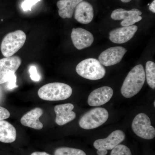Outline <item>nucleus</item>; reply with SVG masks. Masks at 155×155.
I'll return each mask as SVG.
<instances>
[{"instance_id":"1","label":"nucleus","mask_w":155,"mask_h":155,"mask_svg":"<svg viewBox=\"0 0 155 155\" xmlns=\"http://www.w3.org/2000/svg\"><path fill=\"white\" fill-rule=\"evenodd\" d=\"M144 68L141 64L134 67L125 78L121 87V94L127 98L137 94L142 88L145 81Z\"/></svg>"},{"instance_id":"2","label":"nucleus","mask_w":155,"mask_h":155,"mask_svg":"<svg viewBox=\"0 0 155 155\" xmlns=\"http://www.w3.org/2000/svg\"><path fill=\"white\" fill-rule=\"evenodd\" d=\"M72 87L66 84L53 82L47 84L39 88V97L47 101H63L67 99L72 94Z\"/></svg>"},{"instance_id":"3","label":"nucleus","mask_w":155,"mask_h":155,"mask_svg":"<svg viewBox=\"0 0 155 155\" xmlns=\"http://www.w3.org/2000/svg\"><path fill=\"white\" fill-rule=\"evenodd\" d=\"M76 71L80 76L91 80L101 79L106 74V69L98 60L88 58L78 64Z\"/></svg>"},{"instance_id":"4","label":"nucleus","mask_w":155,"mask_h":155,"mask_svg":"<svg viewBox=\"0 0 155 155\" xmlns=\"http://www.w3.org/2000/svg\"><path fill=\"white\" fill-rule=\"evenodd\" d=\"M26 39V34L22 30H16L6 35L1 45L3 55L5 58L13 56L23 47Z\"/></svg>"},{"instance_id":"5","label":"nucleus","mask_w":155,"mask_h":155,"mask_svg":"<svg viewBox=\"0 0 155 155\" xmlns=\"http://www.w3.org/2000/svg\"><path fill=\"white\" fill-rule=\"evenodd\" d=\"M109 118V113L104 108H94L85 113L81 118L79 125L84 129L90 130L99 127Z\"/></svg>"},{"instance_id":"6","label":"nucleus","mask_w":155,"mask_h":155,"mask_svg":"<svg viewBox=\"0 0 155 155\" xmlns=\"http://www.w3.org/2000/svg\"><path fill=\"white\" fill-rule=\"evenodd\" d=\"M132 128L134 132L142 138L151 140L155 137V128L151 125L149 117L143 113L135 116L132 122Z\"/></svg>"},{"instance_id":"7","label":"nucleus","mask_w":155,"mask_h":155,"mask_svg":"<svg viewBox=\"0 0 155 155\" xmlns=\"http://www.w3.org/2000/svg\"><path fill=\"white\" fill-rule=\"evenodd\" d=\"M21 63V58L17 56L0 59V84L8 82L10 75L15 73Z\"/></svg>"},{"instance_id":"8","label":"nucleus","mask_w":155,"mask_h":155,"mask_svg":"<svg viewBox=\"0 0 155 155\" xmlns=\"http://www.w3.org/2000/svg\"><path fill=\"white\" fill-rule=\"evenodd\" d=\"M141 14V11L137 9L127 11L120 8L114 10L111 14V17L114 20H123L121 25L122 26H128L140 21L142 19V17L140 16Z\"/></svg>"},{"instance_id":"9","label":"nucleus","mask_w":155,"mask_h":155,"mask_svg":"<svg viewBox=\"0 0 155 155\" xmlns=\"http://www.w3.org/2000/svg\"><path fill=\"white\" fill-rule=\"evenodd\" d=\"M127 50L120 46L109 48L101 53L98 61L102 65L110 67L120 63Z\"/></svg>"},{"instance_id":"10","label":"nucleus","mask_w":155,"mask_h":155,"mask_svg":"<svg viewBox=\"0 0 155 155\" xmlns=\"http://www.w3.org/2000/svg\"><path fill=\"white\" fill-rule=\"evenodd\" d=\"M114 91L109 86H103L94 90L89 95L87 103L91 107H98L108 102L113 97Z\"/></svg>"},{"instance_id":"11","label":"nucleus","mask_w":155,"mask_h":155,"mask_svg":"<svg viewBox=\"0 0 155 155\" xmlns=\"http://www.w3.org/2000/svg\"><path fill=\"white\" fill-rule=\"evenodd\" d=\"M125 138V134L122 130H116L112 132L107 138L95 140L93 145L97 150H112L122 143Z\"/></svg>"},{"instance_id":"12","label":"nucleus","mask_w":155,"mask_h":155,"mask_svg":"<svg viewBox=\"0 0 155 155\" xmlns=\"http://www.w3.org/2000/svg\"><path fill=\"white\" fill-rule=\"evenodd\" d=\"M71 37L74 46L78 50L91 46L94 41V38L92 33L81 28H73Z\"/></svg>"},{"instance_id":"13","label":"nucleus","mask_w":155,"mask_h":155,"mask_svg":"<svg viewBox=\"0 0 155 155\" xmlns=\"http://www.w3.org/2000/svg\"><path fill=\"white\" fill-rule=\"evenodd\" d=\"M138 27L135 25L123 26L121 28H116L110 32L109 38L114 43H125L133 37Z\"/></svg>"},{"instance_id":"14","label":"nucleus","mask_w":155,"mask_h":155,"mask_svg":"<svg viewBox=\"0 0 155 155\" xmlns=\"http://www.w3.org/2000/svg\"><path fill=\"white\" fill-rule=\"evenodd\" d=\"M74 108V105L70 103L56 106L54 107L56 123L62 126L74 120L76 117V114L72 111Z\"/></svg>"},{"instance_id":"15","label":"nucleus","mask_w":155,"mask_h":155,"mask_svg":"<svg viewBox=\"0 0 155 155\" xmlns=\"http://www.w3.org/2000/svg\"><path fill=\"white\" fill-rule=\"evenodd\" d=\"M94 16V11L91 4L86 1H82L76 6L74 17L78 22L81 24L90 23Z\"/></svg>"},{"instance_id":"16","label":"nucleus","mask_w":155,"mask_h":155,"mask_svg":"<svg viewBox=\"0 0 155 155\" xmlns=\"http://www.w3.org/2000/svg\"><path fill=\"white\" fill-rule=\"evenodd\" d=\"M43 114V110L40 108H35L25 114L21 118V124L24 126L36 130H40L43 125L39 119Z\"/></svg>"},{"instance_id":"17","label":"nucleus","mask_w":155,"mask_h":155,"mask_svg":"<svg viewBox=\"0 0 155 155\" xmlns=\"http://www.w3.org/2000/svg\"><path fill=\"white\" fill-rule=\"evenodd\" d=\"M83 0H59L57 5L59 16L63 18H71L76 6Z\"/></svg>"},{"instance_id":"18","label":"nucleus","mask_w":155,"mask_h":155,"mask_svg":"<svg viewBox=\"0 0 155 155\" xmlns=\"http://www.w3.org/2000/svg\"><path fill=\"white\" fill-rule=\"evenodd\" d=\"M17 131L12 124L5 120H0V141L11 143L15 141Z\"/></svg>"},{"instance_id":"19","label":"nucleus","mask_w":155,"mask_h":155,"mask_svg":"<svg viewBox=\"0 0 155 155\" xmlns=\"http://www.w3.org/2000/svg\"><path fill=\"white\" fill-rule=\"evenodd\" d=\"M145 77L147 82L151 88H155V64L152 61L147 62L146 65Z\"/></svg>"},{"instance_id":"20","label":"nucleus","mask_w":155,"mask_h":155,"mask_svg":"<svg viewBox=\"0 0 155 155\" xmlns=\"http://www.w3.org/2000/svg\"><path fill=\"white\" fill-rule=\"evenodd\" d=\"M54 155H87L82 150L73 148L62 147L56 150Z\"/></svg>"},{"instance_id":"21","label":"nucleus","mask_w":155,"mask_h":155,"mask_svg":"<svg viewBox=\"0 0 155 155\" xmlns=\"http://www.w3.org/2000/svg\"><path fill=\"white\" fill-rule=\"evenodd\" d=\"M112 150L110 155H132L130 149L124 145H118Z\"/></svg>"},{"instance_id":"22","label":"nucleus","mask_w":155,"mask_h":155,"mask_svg":"<svg viewBox=\"0 0 155 155\" xmlns=\"http://www.w3.org/2000/svg\"><path fill=\"white\" fill-rule=\"evenodd\" d=\"M40 1L41 0H25L22 2L21 7L24 11H31L32 6Z\"/></svg>"},{"instance_id":"23","label":"nucleus","mask_w":155,"mask_h":155,"mask_svg":"<svg viewBox=\"0 0 155 155\" xmlns=\"http://www.w3.org/2000/svg\"><path fill=\"white\" fill-rule=\"evenodd\" d=\"M28 71L30 73V76L31 80L35 81H38L40 80V76L38 73L36 67L35 66H30Z\"/></svg>"},{"instance_id":"24","label":"nucleus","mask_w":155,"mask_h":155,"mask_svg":"<svg viewBox=\"0 0 155 155\" xmlns=\"http://www.w3.org/2000/svg\"><path fill=\"white\" fill-rule=\"evenodd\" d=\"M8 82V87L9 89H13L18 86L16 84L17 82V77L15 75V73L11 74L9 77Z\"/></svg>"},{"instance_id":"25","label":"nucleus","mask_w":155,"mask_h":155,"mask_svg":"<svg viewBox=\"0 0 155 155\" xmlns=\"http://www.w3.org/2000/svg\"><path fill=\"white\" fill-rule=\"evenodd\" d=\"M10 113L5 108L0 107V120H5L10 117Z\"/></svg>"},{"instance_id":"26","label":"nucleus","mask_w":155,"mask_h":155,"mask_svg":"<svg viewBox=\"0 0 155 155\" xmlns=\"http://www.w3.org/2000/svg\"><path fill=\"white\" fill-rule=\"evenodd\" d=\"M108 153L107 150L105 149H99L97 151L98 155H106Z\"/></svg>"},{"instance_id":"27","label":"nucleus","mask_w":155,"mask_h":155,"mask_svg":"<svg viewBox=\"0 0 155 155\" xmlns=\"http://www.w3.org/2000/svg\"><path fill=\"white\" fill-rule=\"evenodd\" d=\"M149 10L153 13H155V0H153L152 2L150 4Z\"/></svg>"},{"instance_id":"28","label":"nucleus","mask_w":155,"mask_h":155,"mask_svg":"<svg viewBox=\"0 0 155 155\" xmlns=\"http://www.w3.org/2000/svg\"><path fill=\"white\" fill-rule=\"evenodd\" d=\"M31 155H50L48 154V153L45 152H35Z\"/></svg>"},{"instance_id":"29","label":"nucleus","mask_w":155,"mask_h":155,"mask_svg":"<svg viewBox=\"0 0 155 155\" xmlns=\"http://www.w3.org/2000/svg\"><path fill=\"white\" fill-rule=\"evenodd\" d=\"M121 2L123 3L129 2L131 0H121Z\"/></svg>"},{"instance_id":"30","label":"nucleus","mask_w":155,"mask_h":155,"mask_svg":"<svg viewBox=\"0 0 155 155\" xmlns=\"http://www.w3.org/2000/svg\"><path fill=\"white\" fill-rule=\"evenodd\" d=\"M154 107H155V101H154Z\"/></svg>"},{"instance_id":"31","label":"nucleus","mask_w":155,"mask_h":155,"mask_svg":"<svg viewBox=\"0 0 155 155\" xmlns=\"http://www.w3.org/2000/svg\"><path fill=\"white\" fill-rule=\"evenodd\" d=\"M148 5H150V4H148Z\"/></svg>"}]
</instances>
